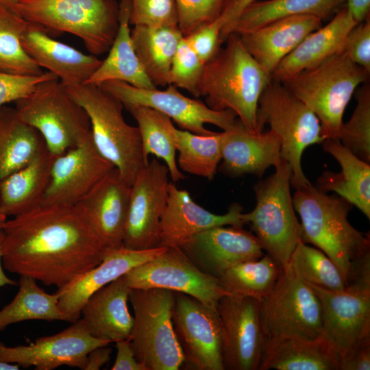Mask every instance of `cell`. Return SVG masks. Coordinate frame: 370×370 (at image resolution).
Masks as SVG:
<instances>
[{"instance_id":"cell-1","label":"cell","mask_w":370,"mask_h":370,"mask_svg":"<svg viewBox=\"0 0 370 370\" xmlns=\"http://www.w3.org/2000/svg\"><path fill=\"white\" fill-rule=\"evenodd\" d=\"M3 267L58 289L99 264L108 248L76 205H40L6 220Z\"/></svg>"},{"instance_id":"cell-2","label":"cell","mask_w":370,"mask_h":370,"mask_svg":"<svg viewBox=\"0 0 370 370\" xmlns=\"http://www.w3.org/2000/svg\"><path fill=\"white\" fill-rule=\"evenodd\" d=\"M225 46L204 64L198 95L217 111L230 110L253 134L258 126V101L271 77L250 55L239 36L230 34Z\"/></svg>"},{"instance_id":"cell-3","label":"cell","mask_w":370,"mask_h":370,"mask_svg":"<svg viewBox=\"0 0 370 370\" xmlns=\"http://www.w3.org/2000/svg\"><path fill=\"white\" fill-rule=\"evenodd\" d=\"M292 198L301 219V241L323 251L347 282L354 262L370 251L369 233L358 231L348 221L353 206L311 184L295 189Z\"/></svg>"},{"instance_id":"cell-4","label":"cell","mask_w":370,"mask_h":370,"mask_svg":"<svg viewBox=\"0 0 370 370\" xmlns=\"http://www.w3.org/2000/svg\"><path fill=\"white\" fill-rule=\"evenodd\" d=\"M66 89L88 114L97 149L130 186L149 161L143 156L138 127L123 117L122 102L99 85L84 84Z\"/></svg>"},{"instance_id":"cell-5","label":"cell","mask_w":370,"mask_h":370,"mask_svg":"<svg viewBox=\"0 0 370 370\" xmlns=\"http://www.w3.org/2000/svg\"><path fill=\"white\" fill-rule=\"evenodd\" d=\"M369 75L341 51L282 84L317 116L322 136L338 140L344 111L356 88L367 82Z\"/></svg>"},{"instance_id":"cell-6","label":"cell","mask_w":370,"mask_h":370,"mask_svg":"<svg viewBox=\"0 0 370 370\" xmlns=\"http://www.w3.org/2000/svg\"><path fill=\"white\" fill-rule=\"evenodd\" d=\"M17 10L48 32L77 36L93 56L109 50L119 28L116 0H17Z\"/></svg>"},{"instance_id":"cell-7","label":"cell","mask_w":370,"mask_h":370,"mask_svg":"<svg viewBox=\"0 0 370 370\" xmlns=\"http://www.w3.org/2000/svg\"><path fill=\"white\" fill-rule=\"evenodd\" d=\"M291 179V166L282 158L272 175L254 184L255 208L242 214L262 249L281 267L288 264L301 240V225L290 190Z\"/></svg>"},{"instance_id":"cell-8","label":"cell","mask_w":370,"mask_h":370,"mask_svg":"<svg viewBox=\"0 0 370 370\" xmlns=\"http://www.w3.org/2000/svg\"><path fill=\"white\" fill-rule=\"evenodd\" d=\"M257 123L261 132L269 124L279 138L281 158L292 170L291 186L297 189L310 184L302 170V154L310 145L325 140L314 113L282 83L271 79L260 97Z\"/></svg>"},{"instance_id":"cell-9","label":"cell","mask_w":370,"mask_h":370,"mask_svg":"<svg viewBox=\"0 0 370 370\" xmlns=\"http://www.w3.org/2000/svg\"><path fill=\"white\" fill-rule=\"evenodd\" d=\"M134 321L128 339L136 360L147 370H178L184 356L172 322L173 291L131 288Z\"/></svg>"},{"instance_id":"cell-10","label":"cell","mask_w":370,"mask_h":370,"mask_svg":"<svg viewBox=\"0 0 370 370\" xmlns=\"http://www.w3.org/2000/svg\"><path fill=\"white\" fill-rule=\"evenodd\" d=\"M15 104L20 118L41 134L48 151L56 156L91 135L88 114L58 78L40 82Z\"/></svg>"},{"instance_id":"cell-11","label":"cell","mask_w":370,"mask_h":370,"mask_svg":"<svg viewBox=\"0 0 370 370\" xmlns=\"http://www.w3.org/2000/svg\"><path fill=\"white\" fill-rule=\"evenodd\" d=\"M309 285L321 305L323 336L341 358L370 336V251L354 262L343 289Z\"/></svg>"},{"instance_id":"cell-12","label":"cell","mask_w":370,"mask_h":370,"mask_svg":"<svg viewBox=\"0 0 370 370\" xmlns=\"http://www.w3.org/2000/svg\"><path fill=\"white\" fill-rule=\"evenodd\" d=\"M260 315L267 338L323 336L319 299L289 262L281 267L273 289L261 301Z\"/></svg>"},{"instance_id":"cell-13","label":"cell","mask_w":370,"mask_h":370,"mask_svg":"<svg viewBox=\"0 0 370 370\" xmlns=\"http://www.w3.org/2000/svg\"><path fill=\"white\" fill-rule=\"evenodd\" d=\"M130 288H164L190 295L217 310L229 295L219 279L199 269L180 247H166L154 258L125 274Z\"/></svg>"},{"instance_id":"cell-14","label":"cell","mask_w":370,"mask_h":370,"mask_svg":"<svg viewBox=\"0 0 370 370\" xmlns=\"http://www.w3.org/2000/svg\"><path fill=\"white\" fill-rule=\"evenodd\" d=\"M174 293L172 322L184 356L182 367L191 370H224L223 334L217 310L190 295Z\"/></svg>"},{"instance_id":"cell-15","label":"cell","mask_w":370,"mask_h":370,"mask_svg":"<svg viewBox=\"0 0 370 370\" xmlns=\"http://www.w3.org/2000/svg\"><path fill=\"white\" fill-rule=\"evenodd\" d=\"M100 86L116 97L125 108L132 106L153 108L169 117L182 130L199 135L213 132L205 127L206 124L226 131L237 119L230 110H214L198 99L184 96L173 84H169L165 90L136 88L118 80L108 81Z\"/></svg>"},{"instance_id":"cell-16","label":"cell","mask_w":370,"mask_h":370,"mask_svg":"<svg viewBox=\"0 0 370 370\" xmlns=\"http://www.w3.org/2000/svg\"><path fill=\"white\" fill-rule=\"evenodd\" d=\"M169 176L166 164L154 158L130 186L123 247L143 250L158 246L160 221L169 197Z\"/></svg>"},{"instance_id":"cell-17","label":"cell","mask_w":370,"mask_h":370,"mask_svg":"<svg viewBox=\"0 0 370 370\" xmlns=\"http://www.w3.org/2000/svg\"><path fill=\"white\" fill-rule=\"evenodd\" d=\"M260 307V301L247 297L225 295L219 301L224 370H258L267 338Z\"/></svg>"},{"instance_id":"cell-18","label":"cell","mask_w":370,"mask_h":370,"mask_svg":"<svg viewBox=\"0 0 370 370\" xmlns=\"http://www.w3.org/2000/svg\"><path fill=\"white\" fill-rule=\"evenodd\" d=\"M110 344L92 336L79 319L65 330L27 345L1 346L0 361L23 368L34 367L36 370H52L62 365L84 369L90 351Z\"/></svg>"},{"instance_id":"cell-19","label":"cell","mask_w":370,"mask_h":370,"mask_svg":"<svg viewBox=\"0 0 370 370\" xmlns=\"http://www.w3.org/2000/svg\"><path fill=\"white\" fill-rule=\"evenodd\" d=\"M114 167L97 149L90 135L55 156L42 205H75Z\"/></svg>"},{"instance_id":"cell-20","label":"cell","mask_w":370,"mask_h":370,"mask_svg":"<svg viewBox=\"0 0 370 370\" xmlns=\"http://www.w3.org/2000/svg\"><path fill=\"white\" fill-rule=\"evenodd\" d=\"M180 248L199 269L217 278L233 265L258 259L264 254L254 234L235 225L206 230Z\"/></svg>"},{"instance_id":"cell-21","label":"cell","mask_w":370,"mask_h":370,"mask_svg":"<svg viewBox=\"0 0 370 370\" xmlns=\"http://www.w3.org/2000/svg\"><path fill=\"white\" fill-rule=\"evenodd\" d=\"M166 249L158 246L134 250L123 245L109 249L99 264L58 289V304L64 321L72 323L78 320L84 304L95 292L133 268L154 258Z\"/></svg>"},{"instance_id":"cell-22","label":"cell","mask_w":370,"mask_h":370,"mask_svg":"<svg viewBox=\"0 0 370 370\" xmlns=\"http://www.w3.org/2000/svg\"><path fill=\"white\" fill-rule=\"evenodd\" d=\"M243 207L232 204L223 214H214L198 205L186 190L170 182L167 203L161 218L158 246L181 247L195 234L221 225L243 227Z\"/></svg>"},{"instance_id":"cell-23","label":"cell","mask_w":370,"mask_h":370,"mask_svg":"<svg viewBox=\"0 0 370 370\" xmlns=\"http://www.w3.org/2000/svg\"><path fill=\"white\" fill-rule=\"evenodd\" d=\"M280 139L272 130L253 134L237 118L232 127L221 132L218 170L233 177H261L268 168L280 162Z\"/></svg>"},{"instance_id":"cell-24","label":"cell","mask_w":370,"mask_h":370,"mask_svg":"<svg viewBox=\"0 0 370 370\" xmlns=\"http://www.w3.org/2000/svg\"><path fill=\"white\" fill-rule=\"evenodd\" d=\"M130 189L114 167L75 204L108 248L123 245Z\"/></svg>"},{"instance_id":"cell-25","label":"cell","mask_w":370,"mask_h":370,"mask_svg":"<svg viewBox=\"0 0 370 370\" xmlns=\"http://www.w3.org/2000/svg\"><path fill=\"white\" fill-rule=\"evenodd\" d=\"M21 42L38 65L54 74L65 87L84 84L101 63L95 56L52 38L38 23L26 21Z\"/></svg>"},{"instance_id":"cell-26","label":"cell","mask_w":370,"mask_h":370,"mask_svg":"<svg viewBox=\"0 0 370 370\" xmlns=\"http://www.w3.org/2000/svg\"><path fill=\"white\" fill-rule=\"evenodd\" d=\"M322 21L312 15L293 16L238 35L250 55L271 75L308 34L322 26Z\"/></svg>"},{"instance_id":"cell-27","label":"cell","mask_w":370,"mask_h":370,"mask_svg":"<svg viewBox=\"0 0 370 370\" xmlns=\"http://www.w3.org/2000/svg\"><path fill=\"white\" fill-rule=\"evenodd\" d=\"M130 289L123 275L88 299L81 319L92 336L110 343L129 338L134 321L127 306Z\"/></svg>"},{"instance_id":"cell-28","label":"cell","mask_w":370,"mask_h":370,"mask_svg":"<svg viewBox=\"0 0 370 370\" xmlns=\"http://www.w3.org/2000/svg\"><path fill=\"white\" fill-rule=\"evenodd\" d=\"M356 25L346 8L339 9L327 25L308 34L278 64L271 79L282 83L341 52L346 36Z\"/></svg>"},{"instance_id":"cell-29","label":"cell","mask_w":370,"mask_h":370,"mask_svg":"<svg viewBox=\"0 0 370 370\" xmlns=\"http://www.w3.org/2000/svg\"><path fill=\"white\" fill-rule=\"evenodd\" d=\"M341 357L323 336L267 338L258 370H339Z\"/></svg>"},{"instance_id":"cell-30","label":"cell","mask_w":370,"mask_h":370,"mask_svg":"<svg viewBox=\"0 0 370 370\" xmlns=\"http://www.w3.org/2000/svg\"><path fill=\"white\" fill-rule=\"evenodd\" d=\"M321 144L323 150L338 162L341 171L323 172L317 178L316 187L324 193L335 192L369 219L370 164L356 157L339 140L325 139Z\"/></svg>"},{"instance_id":"cell-31","label":"cell","mask_w":370,"mask_h":370,"mask_svg":"<svg viewBox=\"0 0 370 370\" xmlns=\"http://www.w3.org/2000/svg\"><path fill=\"white\" fill-rule=\"evenodd\" d=\"M119 8V28L108 55L84 84L100 86L108 81L118 80L136 88H158L145 73L133 46L130 29V0H120Z\"/></svg>"},{"instance_id":"cell-32","label":"cell","mask_w":370,"mask_h":370,"mask_svg":"<svg viewBox=\"0 0 370 370\" xmlns=\"http://www.w3.org/2000/svg\"><path fill=\"white\" fill-rule=\"evenodd\" d=\"M56 156L48 149L0 184V212L15 217L42 205Z\"/></svg>"},{"instance_id":"cell-33","label":"cell","mask_w":370,"mask_h":370,"mask_svg":"<svg viewBox=\"0 0 370 370\" xmlns=\"http://www.w3.org/2000/svg\"><path fill=\"white\" fill-rule=\"evenodd\" d=\"M47 150L41 134L16 108L0 107V184Z\"/></svg>"},{"instance_id":"cell-34","label":"cell","mask_w":370,"mask_h":370,"mask_svg":"<svg viewBox=\"0 0 370 370\" xmlns=\"http://www.w3.org/2000/svg\"><path fill=\"white\" fill-rule=\"evenodd\" d=\"M131 37L145 73L156 87L169 84L173 58L184 37L177 26L134 25Z\"/></svg>"},{"instance_id":"cell-35","label":"cell","mask_w":370,"mask_h":370,"mask_svg":"<svg viewBox=\"0 0 370 370\" xmlns=\"http://www.w3.org/2000/svg\"><path fill=\"white\" fill-rule=\"evenodd\" d=\"M345 3V0L255 1L242 11L230 34H241L275 21L297 15H312L323 21L336 13Z\"/></svg>"},{"instance_id":"cell-36","label":"cell","mask_w":370,"mask_h":370,"mask_svg":"<svg viewBox=\"0 0 370 370\" xmlns=\"http://www.w3.org/2000/svg\"><path fill=\"white\" fill-rule=\"evenodd\" d=\"M138 123L143 152L149 161V155L161 159L168 168L173 182L185 178L176 160L171 119L164 114L147 106H132L126 108Z\"/></svg>"},{"instance_id":"cell-37","label":"cell","mask_w":370,"mask_h":370,"mask_svg":"<svg viewBox=\"0 0 370 370\" xmlns=\"http://www.w3.org/2000/svg\"><path fill=\"white\" fill-rule=\"evenodd\" d=\"M281 267L268 254L244 261L227 269L219 278L224 291L236 297L262 301L273 289Z\"/></svg>"},{"instance_id":"cell-38","label":"cell","mask_w":370,"mask_h":370,"mask_svg":"<svg viewBox=\"0 0 370 370\" xmlns=\"http://www.w3.org/2000/svg\"><path fill=\"white\" fill-rule=\"evenodd\" d=\"M58 301L56 293L49 294L38 286L36 280L21 276L16 295L0 310V331L27 320L64 321Z\"/></svg>"},{"instance_id":"cell-39","label":"cell","mask_w":370,"mask_h":370,"mask_svg":"<svg viewBox=\"0 0 370 370\" xmlns=\"http://www.w3.org/2000/svg\"><path fill=\"white\" fill-rule=\"evenodd\" d=\"M177 165L191 175L212 180L221 161V132L199 135L187 130L173 128Z\"/></svg>"},{"instance_id":"cell-40","label":"cell","mask_w":370,"mask_h":370,"mask_svg":"<svg viewBox=\"0 0 370 370\" xmlns=\"http://www.w3.org/2000/svg\"><path fill=\"white\" fill-rule=\"evenodd\" d=\"M25 24L19 14L0 5V72L27 76L44 73L23 47Z\"/></svg>"},{"instance_id":"cell-41","label":"cell","mask_w":370,"mask_h":370,"mask_svg":"<svg viewBox=\"0 0 370 370\" xmlns=\"http://www.w3.org/2000/svg\"><path fill=\"white\" fill-rule=\"evenodd\" d=\"M289 263L308 284L332 291L342 290L347 286L335 263L321 249L301 240L297 243Z\"/></svg>"},{"instance_id":"cell-42","label":"cell","mask_w":370,"mask_h":370,"mask_svg":"<svg viewBox=\"0 0 370 370\" xmlns=\"http://www.w3.org/2000/svg\"><path fill=\"white\" fill-rule=\"evenodd\" d=\"M358 90L357 103L351 118L343 123L338 140L356 157L370 164V85Z\"/></svg>"},{"instance_id":"cell-43","label":"cell","mask_w":370,"mask_h":370,"mask_svg":"<svg viewBox=\"0 0 370 370\" xmlns=\"http://www.w3.org/2000/svg\"><path fill=\"white\" fill-rule=\"evenodd\" d=\"M204 66V63L183 37L172 60L169 84L184 89L198 97V85Z\"/></svg>"},{"instance_id":"cell-44","label":"cell","mask_w":370,"mask_h":370,"mask_svg":"<svg viewBox=\"0 0 370 370\" xmlns=\"http://www.w3.org/2000/svg\"><path fill=\"white\" fill-rule=\"evenodd\" d=\"M177 27L184 37L204 24L217 19L225 0H175Z\"/></svg>"},{"instance_id":"cell-45","label":"cell","mask_w":370,"mask_h":370,"mask_svg":"<svg viewBox=\"0 0 370 370\" xmlns=\"http://www.w3.org/2000/svg\"><path fill=\"white\" fill-rule=\"evenodd\" d=\"M130 3L131 25L177 26L175 0H130Z\"/></svg>"},{"instance_id":"cell-46","label":"cell","mask_w":370,"mask_h":370,"mask_svg":"<svg viewBox=\"0 0 370 370\" xmlns=\"http://www.w3.org/2000/svg\"><path fill=\"white\" fill-rule=\"evenodd\" d=\"M58 78L48 71L40 75H16L0 72V107L28 96L40 82Z\"/></svg>"},{"instance_id":"cell-47","label":"cell","mask_w":370,"mask_h":370,"mask_svg":"<svg viewBox=\"0 0 370 370\" xmlns=\"http://www.w3.org/2000/svg\"><path fill=\"white\" fill-rule=\"evenodd\" d=\"M223 25V23L219 16L214 21L199 26L184 37L204 64L221 47L223 42L221 38Z\"/></svg>"},{"instance_id":"cell-48","label":"cell","mask_w":370,"mask_h":370,"mask_svg":"<svg viewBox=\"0 0 370 370\" xmlns=\"http://www.w3.org/2000/svg\"><path fill=\"white\" fill-rule=\"evenodd\" d=\"M342 52L370 73V18L356 24L349 32Z\"/></svg>"},{"instance_id":"cell-49","label":"cell","mask_w":370,"mask_h":370,"mask_svg":"<svg viewBox=\"0 0 370 370\" xmlns=\"http://www.w3.org/2000/svg\"><path fill=\"white\" fill-rule=\"evenodd\" d=\"M369 369L370 336H368L341 358L339 370Z\"/></svg>"},{"instance_id":"cell-50","label":"cell","mask_w":370,"mask_h":370,"mask_svg":"<svg viewBox=\"0 0 370 370\" xmlns=\"http://www.w3.org/2000/svg\"><path fill=\"white\" fill-rule=\"evenodd\" d=\"M115 343L116 356L112 370H147L145 366L136 360L128 338L119 340Z\"/></svg>"},{"instance_id":"cell-51","label":"cell","mask_w":370,"mask_h":370,"mask_svg":"<svg viewBox=\"0 0 370 370\" xmlns=\"http://www.w3.org/2000/svg\"><path fill=\"white\" fill-rule=\"evenodd\" d=\"M257 0H225L220 18L223 25L221 38L224 42L230 34L233 25L242 11L250 3Z\"/></svg>"},{"instance_id":"cell-52","label":"cell","mask_w":370,"mask_h":370,"mask_svg":"<svg viewBox=\"0 0 370 370\" xmlns=\"http://www.w3.org/2000/svg\"><path fill=\"white\" fill-rule=\"evenodd\" d=\"M112 349L108 345L101 346L90 351L86 358L84 370H98L109 362Z\"/></svg>"},{"instance_id":"cell-53","label":"cell","mask_w":370,"mask_h":370,"mask_svg":"<svg viewBox=\"0 0 370 370\" xmlns=\"http://www.w3.org/2000/svg\"><path fill=\"white\" fill-rule=\"evenodd\" d=\"M346 9L356 24L370 18V0H345Z\"/></svg>"},{"instance_id":"cell-54","label":"cell","mask_w":370,"mask_h":370,"mask_svg":"<svg viewBox=\"0 0 370 370\" xmlns=\"http://www.w3.org/2000/svg\"><path fill=\"white\" fill-rule=\"evenodd\" d=\"M3 239V232L2 229H0V286H3L6 285H16V282L14 280H12L8 278L3 269V263H2V242Z\"/></svg>"},{"instance_id":"cell-55","label":"cell","mask_w":370,"mask_h":370,"mask_svg":"<svg viewBox=\"0 0 370 370\" xmlns=\"http://www.w3.org/2000/svg\"><path fill=\"white\" fill-rule=\"evenodd\" d=\"M0 5L18 14L17 0H0Z\"/></svg>"},{"instance_id":"cell-56","label":"cell","mask_w":370,"mask_h":370,"mask_svg":"<svg viewBox=\"0 0 370 370\" xmlns=\"http://www.w3.org/2000/svg\"><path fill=\"white\" fill-rule=\"evenodd\" d=\"M20 366L17 364L0 361V370H18Z\"/></svg>"},{"instance_id":"cell-57","label":"cell","mask_w":370,"mask_h":370,"mask_svg":"<svg viewBox=\"0 0 370 370\" xmlns=\"http://www.w3.org/2000/svg\"><path fill=\"white\" fill-rule=\"evenodd\" d=\"M6 220L7 217L0 212V229H2Z\"/></svg>"},{"instance_id":"cell-58","label":"cell","mask_w":370,"mask_h":370,"mask_svg":"<svg viewBox=\"0 0 370 370\" xmlns=\"http://www.w3.org/2000/svg\"><path fill=\"white\" fill-rule=\"evenodd\" d=\"M2 345H3V344L1 342H0V347Z\"/></svg>"}]
</instances>
